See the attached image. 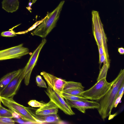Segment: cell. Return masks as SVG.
Segmentation results:
<instances>
[{
  "label": "cell",
  "mask_w": 124,
  "mask_h": 124,
  "mask_svg": "<svg viewBox=\"0 0 124 124\" xmlns=\"http://www.w3.org/2000/svg\"><path fill=\"white\" fill-rule=\"evenodd\" d=\"M112 85L106 94L100 99L99 106L97 109L103 120L111 114L118 91L124 83V70L121 69Z\"/></svg>",
  "instance_id": "cell-1"
},
{
  "label": "cell",
  "mask_w": 124,
  "mask_h": 124,
  "mask_svg": "<svg viewBox=\"0 0 124 124\" xmlns=\"http://www.w3.org/2000/svg\"><path fill=\"white\" fill-rule=\"evenodd\" d=\"M64 2V0L61 1L53 11L48 13L44 20L31 34L45 38L55 26Z\"/></svg>",
  "instance_id": "cell-2"
},
{
  "label": "cell",
  "mask_w": 124,
  "mask_h": 124,
  "mask_svg": "<svg viewBox=\"0 0 124 124\" xmlns=\"http://www.w3.org/2000/svg\"><path fill=\"white\" fill-rule=\"evenodd\" d=\"M1 102L3 105L13 111L19 114L23 120L32 123L42 124L43 123L38 119L36 114L34 113L30 108L26 107L15 101L13 98H5L0 97Z\"/></svg>",
  "instance_id": "cell-3"
},
{
  "label": "cell",
  "mask_w": 124,
  "mask_h": 124,
  "mask_svg": "<svg viewBox=\"0 0 124 124\" xmlns=\"http://www.w3.org/2000/svg\"><path fill=\"white\" fill-rule=\"evenodd\" d=\"M115 79L110 83L106 78L101 79L91 88L83 91L80 94L83 97L91 100H99L107 93L114 82Z\"/></svg>",
  "instance_id": "cell-4"
},
{
  "label": "cell",
  "mask_w": 124,
  "mask_h": 124,
  "mask_svg": "<svg viewBox=\"0 0 124 124\" xmlns=\"http://www.w3.org/2000/svg\"><path fill=\"white\" fill-rule=\"evenodd\" d=\"M92 27L93 34L98 46L102 47L108 53L107 39L99 12L93 10L92 12Z\"/></svg>",
  "instance_id": "cell-5"
},
{
  "label": "cell",
  "mask_w": 124,
  "mask_h": 124,
  "mask_svg": "<svg viewBox=\"0 0 124 124\" xmlns=\"http://www.w3.org/2000/svg\"><path fill=\"white\" fill-rule=\"evenodd\" d=\"M45 92L52 101L58 107L66 114L73 115L75 114L71 107L64 100V98L59 93L54 90L48 86Z\"/></svg>",
  "instance_id": "cell-6"
},
{
  "label": "cell",
  "mask_w": 124,
  "mask_h": 124,
  "mask_svg": "<svg viewBox=\"0 0 124 124\" xmlns=\"http://www.w3.org/2000/svg\"><path fill=\"white\" fill-rule=\"evenodd\" d=\"M24 68L0 92L1 97L13 98L19 90L22 80L24 79Z\"/></svg>",
  "instance_id": "cell-7"
},
{
  "label": "cell",
  "mask_w": 124,
  "mask_h": 124,
  "mask_svg": "<svg viewBox=\"0 0 124 124\" xmlns=\"http://www.w3.org/2000/svg\"><path fill=\"white\" fill-rule=\"evenodd\" d=\"M46 42V40L45 38L42 39L41 43L32 53L26 66L24 67L23 76L24 83L26 85L29 84L32 70L36 65L40 52Z\"/></svg>",
  "instance_id": "cell-8"
},
{
  "label": "cell",
  "mask_w": 124,
  "mask_h": 124,
  "mask_svg": "<svg viewBox=\"0 0 124 124\" xmlns=\"http://www.w3.org/2000/svg\"><path fill=\"white\" fill-rule=\"evenodd\" d=\"M23 44L0 51V61L20 58L29 54L28 48L23 46Z\"/></svg>",
  "instance_id": "cell-9"
},
{
  "label": "cell",
  "mask_w": 124,
  "mask_h": 124,
  "mask_svg": "<svg viewBox=\"0 0 124 124\" xmlns=\"http://www.w3.org/2000/svg\"><path fill=\"white\" fill-rule=\"evenodd\" d=\"M40 74L46 81L48 86L60 94L67 81L45 71L41 72Z\"/></svg>",
  "instance_id": "cell-10"
},
{
  "label": "cell",
  "mask_w": 124,
  "mask_h": 124,
  "mask_svg": "<svg viewBox=\"0 0 124 124\" xmlns=\"http://www.w3.org/2000/svg\"><path fill=\"white\" fill-rule=\"evenodd\" d=\"M66 102L71 108H75L82 113H85V110L89 109H98L99 104L96 102L85 101H74L65 99Z\"/></svg>",
  "instance_id": "cell-11"
},
{
  "label": "cell",
  "mask_w": 124,
  "mask_h": 124,
  "mask_svg": "<svg viewBox=\"0 0 124 124\" xmlns=\"http://www.w3.org/2000/svg\"><path fill=\"white\" fill-rule=\"evenodd\" d=\"M58 108L52 101H50L42 107L37 109L35 114L37 115H45L57 114Z\"/></svg>",
  "instance_id": "cell-12"
},
{
  "label": "cell",
  "mask_w": 124,
  "mask_h": 124,
  "mask_svg": "<svg viewBox=\"0 0 124 124\" xmlns=\"http://www.w3.org/2000/svg\"><path fill=\"white\" fill-rule=\"evenodd\" d=\"M22 69L13 71L7 74L0 80V92L20 73Z\"/></svg>",
  "instance_id": "cell-13"
},
{
  "label": "cell",
  "mask_w": 124,
  "mask_h": 124,
  "mask_svg": "<svg viewBox=\"0 0 124 124\" xmlns=\"http://www.w3.org/2000/svg\"><path fill=\"white\" fill-rule=\"evenodd\" d=\"M2 3V8L8 12L16 11L19 7L18 0H3Z\"/></svg>",
  "instance_id": "cell-14"
},
{
  "label": "cell",
  "mask_w": 124,
  "mask_h": 124,
  "mask_svg": "<svg viewBox=\"0 0 124 124\" xmlns=\"http://www.w3.org/2000/svg\"><path fill=\"white\" fill-rule=\"evenodd\" d=\"M37 118L43 123H59L61 121L57 114H53L45 115L36 114Z\"/></svg>",
  "instance_id": "cell-15"
},
{
  "label": "cell",
  "mask_w": 124,
  "mask_h": 124,
  "mask_svg": "<svg viewBox=\"0 0 124 124\" xmlns=\"http://www.w3.org/2000/svg\"><path fill=\"white\" fill-rule=\"evenodd\" d=\"M76 88H81L84 89V87L82 85L81 83L73 81H67L64 85L62 91Z\"/></svg>",
  "instance_id": "cell-16"
},
{
  "label": "cell",
  "mask_w": 124,
  "mask_h": 124,
  "mask_svg": "<svg viewBox=\"0 0 124 124\" xmlns=\"http://www.w3.org/2000/svg\"><path fill=\"white\" fill-rule=\"evenodd\" d=\"M110 67V63L103 64L100 69L99 74L97 79V81L103 78H106L108 70Z\"/></svg>",
  "instance_id": "cell-17"
},
{
  "label": "cell",
  "mask_w": 124,
  "mask_h": 124,
  "mask_svg": "<svg viewBox=\"0 0 124 124\" xmlns=\"http://www.w3.org/2000/svg\"><path fill=\"white\" fill-rule=\"evenodd\" d=\"M60 94L65 99H68L74 101H85L88 100V99L83 97L70 95L64 93L62 92Z\"/></svg>",
  "instance_id": "cell-18"
},
{
  "label": "cell",
  "mask_w": 124,
  "mask_h": 124,
  "mask_svg": "<svg viewBox=\"0 0 124 124\" xmlns=\"http://www.w3.org/2000/svg\"><path fill=\"white\" fill-rule=\"evenodd\" d=\"M84 90L81 88H76L63 91L62 92L72 95L82 97L80 94Z\"/></svg>",
  "instance_id": "cell-19"
},
{
  "label": "cell",
  "mask_w": 124,
  "mask_h": 124,
  "mask_svg": "<svg viewBox=\"0 0 124 124\" xmlns=\"http://www.w3.org/2000/svg\"><path fill=\"white\" fill-rule=\"evenodd\" d=\"M13 112L11 110L8 109L3 107L1 105L0 108V116L10 117L13 118Z\"/></svg>",
  "instance_id": "cell-20"
},
{
  "label": "cell",
  "mask_w": 124,
  "mask_h": 124,
  "mask_svg": "<svg viewBox=\"0 0 124 124\" xmlns=\"http://www.w3.org/2000/svg\"><path fill=\"white\" fill-rule=\"evenodd\" d=\"M28 104L32 107L41 108L45 106L46 103L42 101L39 102L36 100H32L28 103Z\"/></svg>",
  "instance_id": "cell-21"
},
{
  "label": "cell",
  "mask_w": 124,
  "mask_h": 124,
  "mask_svg": "<svg viewBox=\"0 0 124 124\" xmlns=\"http://www.w3.org/2000/svg\"><path fill=\"white\" fill-rule=\"evenodd\" d=\"M12 118L0 116V124H13L15 122Z\"/></svg>",
  "instance_id": "cell-22"
},
{
  "label": "cell",
  "mask_w": 124,
  "mask_h": 124,
  "mask_svg": "<svg viewBox=\"0 0 124 124\" xmlns=\"http://www.w3.org/2000/svg\"><path fill=\"white\" fill-rule=\"evenodd\" d=\"M36 80L37 86L39 87L47 88L46 84L40 75H37L36 78Z\"/></svg>",
  "instance_id": "cell-23"
},
{
  "label": "cell",
  "mask_w": 124,
  "mask_h": 124,
  "mask_svg": "<svg viewBox=\"0 0 124 124\" xmlns=\"http://www.w3.org/2000/svg\"><path fill=\"white\" fill-rule=\"evenodd\" d=\"M16 26L11 29V30L9 31L2 32L1 33V35L2 36L6 37H12L15 36L16 34H17L18 33L15 32L13 30V29Z\"/></svg>",
  "instance_id": "cell-24"
},
{
  "label": "cell",
  "mask_w": 124,
  "mask_h": 124,
  "mask_svg": "<svg viewBox=\"0 0 124 124\" xmlns=\"http://www.w3.org/2000/svg\"><path fill=\"white\" fill-rule=\"evenodd\" d=\"M46 17L45 16L43 19H42L41 20L36 22L30 28H29L26 31H30L35 28L36 26L40 24L43 22V21L45 19Z\"/></svg>",
  "instance_id": "cell-25"
},
{
  "label": "cell",
  "mask_w": 124,
  "mask_h": 124,
  "mask_svg": "<svg viewBox=\"0 0 124 124\" xmlns=\"http://www.w3.org/2000/svg\"><path fill=\"white\" fill-rule=\"evenodd\" d=\"M124 93H122L120 96L117 98L114 104V107L116 108L119 103V102L121 99Z\"/></svg>",
  "instance_id": "cell-26"
},
{
  "label": "cell",
  "mask_w": 124,
  "mask_h": 124,
  "mask_svg": "<svg viewBox=\"0 0 124 124\" xmlns=\"http://www.w3.org/2000/svg\"><path fill=\"white\" fill-rule=\"evenodd\" d=\"M124 83H123L118 91L116 97V99L120 96L122 93H124Z\"/></svg>",
  "instance_id": "cell-27"
},
{
  "label": "cell",
  "mask_w": 124,
  "mask_h": 124,
  "mask_svg": "<svg viewBox=\"0 0 124 124\" xmlns=\"http://www.w3.org/2000/svg\"><path fill=\"white\" fill-rule=\"evenodd\" d=\"M13 118L17 119L18 118H21V117L20 115L17 113L13 111Z\"/></svg>",
  "instance_id": "cell-28"
},
{
  "label": "cell",
  "mask_w": 124,
  "mask_h": 124,
  "mask_svg": "<svg viewBox=\"0 0 124 124\" xmlns=\"http://www.w3.org/2000/svg\"><path fill=\"white\" fill-rule=\"evenodd\" d=\"M21 118H18L17 119L14 118V119L15 122L20 124H24L25 123V122L23 121V120L21 119Z\"/></svg>",
  "instance_id": "cell-29"
},
{
  "label": "cell",
  "mask_w": 124,
  "mask_h": 124,
  "mask_svg": "<svg viewBox=\"0 0 124 124\" xmlns=\"http://www.w3.org/2000/svg\"><path fill=\"white\" fill-rule=\"evenodd\" d=\"M118 51L121 54H124V49L123 47L119 48Z\"/></svg>",
  "instance_id": "cell-30"
},
{
  "label": "cell",
  "mask_w": 124,
  "mask_h": 124,
  "mask_svg": "<svg viewBox=\"0 0 124 124\" xmlns=\"http://www.w3.org/2000/svg\"><path fill=\"white\" fill-rule=\"evenodd\" d=\"M32 4L31 2H29L28 4V6H29L26 8L30 12L31 11L30 10L31 9V7Z\"/></svg>",
  "instance_id": "cell-31"
},
{
  "label": "cell",
  "mask_w": 124,
  "mask_h": 124,
  "mask_svg": "<svg viewBox=\"0 0 124 124\" xmlns=\"http://www.w3.org/2000/svg\"><path fill=\"white\" fill-rule=\"evenodd\" d=\"M37 0H29V2H31L32 4L34 3Z\"/></svg>",
  "instance_id": "cell-32"
},
{
  "label": "cell",
  "mask_w": 124,
  "mask_h": 124,
  "mask_svg": "<svg viewBox=\"0 0 124 124\" xmlns=\"http://www.w3.org/2000/svg\"><path fill=\"white\" fill-rule=\"evenodd\" d=\"M0 97H1V96L0 95V106L1 105V99H0Z\"/></svg>",
  "instance_id": "cell-33"
}]
</instances>
